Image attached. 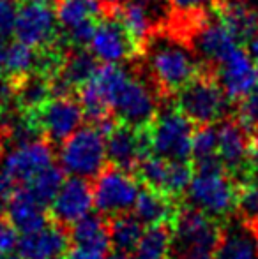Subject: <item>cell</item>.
<instances>
[{
    "instance_id": "1",
    "label": "cell",
    "mask_w": 258,
    "mask_h": 259,
    "mask_svg": "<svg viewBox=\"0 0 258 259\" xmlns=\"http://www.w3.org/2000/svg\"><path fill=\"white\" fill-rule=\"evenodd\" d=\"M145 60L152 83L165 92L177 94L200 72L195 52L175 35L152 34L145 42Z\"/></svg>"
},
{
    "instance_id": "2",
    "label": "cell",
    "mask_w": 258,
    "mask_h": 259,
    "mask_svg": "<svg viewBox=\"0 0 258 259\" xmlns=\"http://www.w3.org/2000/svg\"><path fill=\"white\" fill-rule=\"evenodd\" d=\"M190 206L212 219H225L237 210L239 187L219 160L198 166L186 191Z\"/></svg>"
},
{
    "instance_id": "3",
    "label": "cell",
    "mask_w": 258,
    "mask_h": 259,
    "mask_svg": "<svg viewBox=\"0 0 258 259\" xmlns=\"http://www.w3.org/2000/svg\"><path fill=\"white\" fill-rule=\"evenodd\" d=\"M59 162L69 177L96 178L108 162L106 134L97 125H82L60 143Z\"/></svg>"
},
{
    "instance_id": "4",
    "label": "cell",
    "mask_w": 258,
    "mask_h": 259,
    "mask_svg": "<svg viewBox=\"0 0 258 259\" xmlns=\"http://www.w3.org/2000/svg\"><path fill=\"white\" fill-rule=\"evenodd\" d=\"M219 236L216 219L195 208L180 211L173 226V256L175 259H214Z\"/></svg>"
},
{
    "instance_id": "5",
    "label": "cell",
    "mask_w": 258,
    "mask_h": 259,
    "mask_svg": "<svg viewBox=\"0 0 258 259\" xmlns=\"http://www.w3.org/2000/svg\"><path fill=\"white\" fill-rule=\"evenodd\" d=\"M112 111L124 125L134 129L151 125L159 113V96L156 85L131 71L115 92Z\"/></svg>"
},
{
    "instance_id": "6",
    "label": "cell",
    "mask_w": 258,
    "mask_h": 259,
    "mask_svg": "<svg viewBox=\"0 0 258 259\" xmlns=\"http://www.w3.org/2000/svg\"><path fill=\"white\" fill-rule=\"evenodd\" d=\"M193 122L177 108L158 113L149 131V147L156 155L170 160H188L191 157Z\"/></svg>"
},
{
    "instance_id": "7",
    "label": "cell",
    "mask_w": 258,
    "mask_h": 259,
    "mask_svg": "<svg viewBox=\"0 0 258 259\" xmlns=\"http://www.w3.org/2000/svg\"><path fill=\"white\" fill-rule=\"evenodd\" d=\"M228 97L217 79L196 76L191 83L177 92L175 108L182 111L193 123L210 125L227 115Z\"/></svg>"
},
{
    "instance_id": "8",
    "label": "cell",
    "mask_w": 258,
    "mask_h": 259,
    "mask_svg": "<svg viewBox=\"0 0 258 259\" xmlns=\"http://www.w3.org/2000/svg\"><path fill=\"white\" fill-rule=\"evenodd\" d=\"M140 191V184L129 169L117 166L108 167L94 180V208L104 217L128 213L133 210Z\"/></svg>"
},
{
    "instance_id": "9",
    "label": "cell",
    "mask_w": 258,
    "mask_h": 259,
    "mask_svg": "<svg viewBox=\"0 0 258 259\" xmlns=\"http://www.w3.org/2000/svg\"><path fill=\"white\" fill-rule=\"evenodd\" d=\"M53 164L52 145L45 140H34L13 147L2 157L0 164V177L14 187L27 185L39 171Z\"/></svg>"
},
{
    "instance_id": "10",
    "label": "cell",
    "mask_w": 258,
    "mask_h": 259,
    "mask_svg": "<svg viewBox=\"0 0 258 259\" xmlns=\"http://www.w3.org/2000/svg\"><path fill=\"white\" fill-rule=\"evenodd\" d=\"M28 115H32V118L35 120L41 134H45L48 141L53 143H62L64 140H67L82 127L85 118L80 101H75L71 96L52 97L41 108Z\"/></svg>"
},
{
    "instance_id": "11",
    "label": "cell",
    "mask_w": 258,
    "mask_h": 259,
    "mask_svg": "<svg viewBox=\"0 0 258 259\" xmlns=\"http://www.w3.org/2000/svg\"><path fill=\"white\" fill-rule=\"evenodd\" d=\"M57 27H59V21H57L55 11L48 4L30 0L18 9L14 35L18 41L32 48L45 50L55 42Z\"/></svg>"
},
{
    "instance_id": "12",
    "label": "cell",
    "mask_w": 258,
    "mask_h": 259,
    "mask_svg": "<svg viewBox=\"0 0 258 259\" xmlns=\"http://www.w3.org/2000/svg\"><path fill=\"white\" fill-rule=\"evenodd\" d=\"M138 45L128 34L119 16H103L97 20L89 52L101 64H124L136 52Z\"/></svg>"
},
{
    "instance_id": "13",
    "label": "cell",
    "mask_w": 258,
    "mask_h": 259,
    "mask_svg": "<svg viewBox=\"0 0 258 259\" xmlns=\"http://www.w3.org/2000/svg\"><path fill=\"white\" fill-rule=\"evenodd\" d=\"M217 83L230 101H242L258 87V65L248 48H237L217 64Z\"/></svg>"
},
{
    "instance_id": "14",
    "label": "cell",
    "mask_w": 258,
    "mask_h": 259,
    "mask_svg": "<svg viewBox=\"0 0 258 259\" xmlns=\"http://www.w3.org/2000/svg\"><path fill=\"white\" fill-rule=\"evenodd\" d=\"M138 173L147 187L168 196L186 192L193 178V169L188 160H170L156 154L141 159L138 164Z\"/></svg>"
},
{
    "instance_id": "15",
    "label": "cell",
    "mask_w": 258,
    "mask_h": 259,
    "mask_svg": "<svg viewBox=\"0 0 258 259\" xmlns=\"http://www.w3.org/2000/svg\"><path fill=\"white\" fill-rule=\"evenodd\" d=\"M217 129V159L232 173H242L253 164L255 143L248 127L239 120H223Z\"/></svg>"
},
{
    "instance_id": "16",
    "label": "cell",
    "mask_w": 258,
    "mask_h": 259,
    "mask_svg": "<svg viewBox=\"0 0 258 259\" xmlns=\"http://www.w3.org/2000/svg\"><path fill=\"white\" fill-rule=\"evenodd\" d=\"M94 208L92 185L83 178L69 177L50 205L52 217L60 226H72Z\"/></svg>"
},
{
    "instance_id": "17",
    "label": "cell",
    "mask_w": 258,
    "mask_h": 259,
    "mask_svg": "<svg viewBox=\"0 0 258 259\" xmlns=\"http://www.w3.org/2000/svg\"><path fill=\"white\" fill-rule=\"evenodd\" d=\"M149 136L143 134L141 129H134L129 125H115L106 134V152L108 160L117 167H134L141 162L143 157H147Z\"/></svg>"
},
{
    "instance_id": "18",
    "label": "cell",
    "mask_w": 258,
    "mask_h": 259,
    "mask_svg": "<svg viewBox=\"0 0 258 259\" xmlns=\"http://www.w3.org/2000/svg\"><path fill=\"white\" fill-rule=\"evenodd\" d=\"M69 236L62 226H50L25 233L18 242V256L21 259H59L67 252Z\"/></svg>"
},
{
    "instance_id": "19",
    "label": "cell",
    "mask_w": 258,
    "mask_h": 259,
    "mask_svg": "<svg viewBox=\"0 0 258 259\" xmlns=\"http://www.w3.org/2000/svg\"><path fill=\"white\" fill-rule=\"evenodd\" d=\"M7 221L18 229V233H32L48 224L46 206L38 201L27 187H16L11 192L6 205Z\"/></svg>"
},
{
    "instance_id": "20",
    "label": "cell",
    "mask_w": 258,
    "mask_h": 259,
    "mask_svg": "<svg viewBox=\"0 0 258 259\" xmlns=\"http://www.w3.org/2000/svg\"><path fill=\"white\" fill-rule=\"evenodd\" d=\"M193 42L196 53L205 62H212L216 65L239 46V39L219 18L200 25L195 32Z\"/></svg>"
},
{
    "instance_id": "21",
    "label": "cell",
    "mask_w": 258,
    "mask_h": 259,
    "mask_svg": "<svg viewBox=\"0 0 258 259\" xmlns=\"http://www.w3.org/2000/svg\"><path fill=\"white\" fill-rule=\"evenodd\" d=\"M214 259H258V233L234 224L219 236Z\"/></svg>"
},
{
    "instance_id": "22",
    "label": "cell",
    "mask_w": 258,
    "mask_h": 259,
    "mask_svg": "<svg viewBox=\"0 0 258 259\" xmlns=\"http://www.w3.org/2000/svg\"><path fill=\"white\" fill-rule=\"evenodd\" d=\"M133 215L143 226H163L175 219L172 196L156 189L145 187L140 191L133 206Z\"/></svg>"
},
{
    "instance_id": "23",
    "label": "cell",
    "mask_w": 258,
    "mask_h": 259,
    "mask_svg": "<svg viewBox=\"0 0 258 259\" xmlns=\"http://www.w3.org/2000/svg\"><path fill=\"white\" fill-rule=\"evenodd\" d=\"M217 18L232 30L239 42H249L258 32V13L244 0H225L217 9Z\"/></svg>"
},
{
    "instance_id": "24",
    "label": "cell",
    "mask_w": 258,
    "mask_h": 259,
    "mask_svg": "<svg viewBox=\"0 0 258 259\" xmlns=\"http://www.w3.org/2000/svg\"><path fill=\"white\" fill-rule=\"evenodd\" d=\"M71 240L76 247L106 252L108 247L112 245L110 226L101 215L89 213L71 226Z\"/></svg>"
},
{
    "instance_id": "25",
    "label": "cell",
    "mask_w": 258,
    "mask_h": 259,
    "mask_svg": "<svg viewBox=\"0 0 258 259\" xmlns=\"http://www.w3.org/2000/svg\"><path fill=\"white\" fill-rule=\"evenodd\" d=\"M50 99H52V87L48 76L32 72L14 81V104L21 111L34 113Z\"/></svg>"
},
{
    "instance_id": "26",
    "label": "cell",
    "mask_w": 258,
    "mask_h": 259,
    "mask_svg": "<svg viewBox=\"0 0 258 259\" xmlns=\"http://www.w3.org/2000/svg\"><path fill=\"white\" fill-rule=\"evenodd\" d=\"M106 0H59L57 2V21L62 30L76 27V25L97 21L103 18Z\"/></svg>"
},
{
    "instance_id": "27",
    "label": "cell",
    "mask_w": 258,
    "mask_h": 259,
    "mask_svg": "<svg viewBox=\"0 0 258 259\" xmlns=\"http://www.w3.org/2000/svg\"><path fill=\"white\" fill-rule=\"evenodd\" d=\"M97 67H99L97 65V58L92 53L85 52L82 48H76L72 53L64 57L59 72L53 76L60 78L72 90L85 85L94 76V72L97 71Z\"/></svg>"
},
{
    "instance_id": "28",
    "label": "cell",
    "mask_w": 258,
    "mask_h": 259,
    "mask_svg": "<svg viewBox=\"0 0 258 259\" xmlns=\"http://www.w3.org/2000/svg\"><path fill=\"white\" fill-rule=\"evenodd\" d=\"M119 20L136 45H145L154 34V11L136 2L119 6Z\"/></svg>"
},
{
    "instance_id": "29",
    "label": "cell",
    "mask_w": 258,
    "mask_h": 259,
    "mask_svg": "<svg viewBox=\"0 0 258 259\" xmlns=\"http://www.w3.org/2000/svg\"><path fill=\"white\" fill-rule=\"evenodd\" d=\"M134 252V259H170L173 256V231L163 226H147Z\"/></svg>"
},
{
    "instance_id": "30",
    "label": "cell",
    "mask_w": 258,
    "mask_h": 259,
    "mask_svg": "<svg viewBox=\"0 0 258 259\" xmlns=\"http://www.w3.org/2000/svg\"><path fill=\"white\" fill-rule=\"evenodd\" d=\"M39 57L41 52L32 46L25 45L21 41H16L13 45L7 46L6 52V65H4V72L9 76L13 81L25 76L38 72L39 69Z\"/></svg>"
},
{
    "instance_id": "31",
    "label": "cell",
    "mask_w": 258,
    "mask_h": 259,
    "mask_svg": "<svg viewBox=\"0 0 258 259\" xmlns=\"http://www.w3.org/2000/svg\"><path fill=\"white\" fill-rule=\"evenodd\" d=\"M143 224L134 215L122 213L114 217L110 224V240L112 247L117 252H133L143 235Z\"/></svg>"
},
{
    "instance_id": "32",
    "label": "cell",
    "mask_w": 258,
    "mask_h": 259,
    "mask_svg": "<svg viewBox=\"0 0 258 259\" xmlns=\"http://www.w3.org/2000/svg\"><path fill=\"white\" fill-rule=\"evenodd\" d=\"M64 180H65L64 169L60 166L52 164V166L39 171V173L27 184V189L38 198L39 203L48 206V205H52V201L55 199L57 192L60 191Z\"/></svg>"
},
{
    "instance_id": "33",
    "label": "cell",
    "mask_w": 258,
    "mask_h": 259,
    "mask_svg": "<svg viewBox=\"0 0 258 259\" xmlns=\"http://www.w3.org/2000/svg\"><path fill=\"white\" fill-rule=\"evenodd\" d=\"M191 157L196 166L216 162L217 159V129L210 125H200L191 141Z\"/></svg>"
},
{
    "instance_id": "34",
    "label": "cell",
    "mask_w": 258,
    "mask_h": 259,
    "mask_svg": "<svg viewBox=\"0 0 258 259\" xmlns=\"http://www.w3.org/2000/svg\"><path fill=\"white\" fill-rule=\"evenodd\" d=\"M237 211L248 224H258V184H248L239 189Z\"/></svg>"
},
{
    "instance_id": "35",
    "label": "cell",
    "mask_w": 258,
    "mask_h": 259,
    "mask_svg": "<svg viewBox=\"0 0 258 259\" xmlns=\"http://www.w3.org/2000/svg\"><path fill=\"white\" fill-rule=\"evenodd\" d=\"M239 122L248 129H258V87L239 106Z\"/></svg>"
},
{
    "instance_id": "36",
    "label": "cell",
    "mask_w": 258,
    "mask_h": 259,
    "mask_svg": "<svg viewBox=\"0 0 258 259\" xmlns=\"http://www.w3.org/2000/svg\"><path fill=\"white\" fill-rule=\"evenodd\" d=\"M96 23L97 21H89V23L76 25V27L65 30L67 42L71 46H75V48H85V46H89L94 34V28H96Z\"/></svg>"
},
{
    "instance_id": "37",
    "label": "cell",
    "mask_w": 258,
    "mask_h": 259,
    "mask_svg": "<svg viewBox=\"0 0 258 259\" xmlns=\"http://www.w3.org/2000/svg\"><path fill=\"white\" fill-rule=\"evenodd\" d=\"M18 9L20 7H16L14 0H0V35L2 37L14 32Z\"/></svg>"
},
{
    "instance_id": "38",
    "label": "cell",
    "mask_w": 258,
    "mask_h": 259,
    "mask_svg": "<svg viewBox=\"0 0 258 259\" xmlns=\"http://www.w3.org/2000/svg\"><path fill=\"white\" fill-rule=\"evenodd\" d=\"M172 9L179 13L180 16H196L209 9L214 4V0H168Z\"/></svg>"
},
{
    "instance_id": "39",
    "label": "cell",
    "mask_w": 258,
    "mask_h": 259,
    "mask_svg": "<svg viewBox=\"0 0 258 259\" xmlns=\"http://www.w3.org/2000/svg\"><path fill=\"white\" fill-rule=\"evenodd\" d=\"M18 242H20L18 229L9 221H0V256L13 254L18 249Z\"/></svg>"
},
{
    "instance_id": "40",
    "label": "cell",
    "mask_w": 258,
    "mask_h": 259,
    "mask_svg": "<svg viewBox=\"0 0 258 259\" xmlns=\"http://www.w3.org/2000/svg\"><path fill=\"white\" fill-rule=\"evenodd\" d=\"M14 101V81L9 76L0 74V111L9 108V104Z\"/></svg>"
},
{
    "instance_id": "41",
    "label": "cell",
    "mask_w": 258,
    "mask_h": 259,
    "mask_svg": "<svg viewBox=\"0 0 258 259\" xmlns=\"http://www.w3.org/2000/svg\"><path fill=\"white\" fill-rule=\"evenodd\" d=\"M64 259H106L104 252H97V250L83 249V247H72L71 250L65 252Z\"/></svg>"
},
{
    "instance_id": "42",
    "label": "cell",
    "mask_w": 258,
    "mask_h": 259,
    "mask_svg": "<svg viewBox=\"0 0 258 259\" xmlns=\"http://www.w3.org/2000/svg\"><path fill=\"white\" fill-rule=\"evenodd\" d=\"M11 192H13V185L0 177V221H2V215L6 213V205Z\"/></svg>"
},
{
    "instance_id": "43",
    "label": "cell",
    "mask_w": 258,
    "mask_h": 259,
    "mask_svg": "<svg viewBox=\"0 0 258 259\" xmlns=\"http://www.w3.org/2000/svg\"><path fill=\"white\" fill-rule=\"evenodd\" d=\"M108 4H112V6H122V4H128V2H136V4H141V6L149 7V9L156 11L158 7H161L163 4L166 2V0H106Z\"/></svg>"
},
{
    "instance_id": "44",
    "label": "cell",
    "mask_w": 258,
    "mask_h": 259,
    "mask_svg": "<svg viewBox=\"0 0 258 259\" xmlns=\"http://www.w3.org/2000/svg\"><path fill=\"white\" fill-rule=\"evenodd\" d=\"M6 52H7V45L2 35H0V72H4V65H6Z\"/></svg>"
},
{
    "instance_id": "45",
    "label": "cell",
    "mask_w": 258,
    "mask_h": 259,
    "mask_svg": "<svg viewBox=\"0 0 258 259\" xmlns=\"http://www.w3.org/2000/svg\"><path fill=\"white\" fill-rule=\"evenodd\" d=\"M248 52L253 55V58H258V32H256V35L251 39V41L248 42Z\"/></svg>"
},
{
    "instance_id": "46",
    "label": "cell",
    "mask_w": 258,
    "mask_h": 259,
    "mask_svg": "<svg viewBox=\"0 0 258 259\" xmlns=\"http://www.w3.org/2000/svg\"><path fill=\"white\" fill-rule=\"evenodd\" d=\"M108 259H134L129 252H115L114 256H110Z\"/></svg>"
},
{
    "instance_id": "47",
    "label": "cell",
    "mask_w": 258,
    "mask_h": 259,
    "mask_svg": "<svg viewBox=\"0 0 258 259\" xmlns=\"http://www.w3.org/2000/svg\"><path fill=\"white\" fill-rule=\"evenodd\" d=\"M34 2H41V4H48V6H50V4H57V2H59V0H34Z\"/></svg>"
},
{
    "instance_id": "48",
    "label": "cell",
    "mask_w": 258,
    "mask_h": 259,
    "mask_svg": "<svg viewBox=\"0 0 258 259\" xmlns=\"http://www.w3.org/2000/svg\"><path fill=\"white\" fill-rule=\"evenodd\" d=\"M0 259H21V257L18 256V254H16V256H13V254H7V256H0Z\"/></svg>"
},
{
    "instance_id": "49",
    "label": "cell",
    "mask_w": 258,
    "mask_h": 259,
    "mask_svg": "<svg viewBox=\"0 0 258 259\" xmlns=\"http://www.w3.org/2000/svg\"><path fill=\"white\" fill-rule=\"evenodd\" d=\"M2 150H4V143H2V140H0V160H2Z\"/></svg>"
},
{
    "instance_id": "50",
    "label": "cell",
    "mask_w": 258,
    "mask_h": 259,
    "mask_svg": "<svg viewBox=\"0 0 258 259\" xmlns=\"http://www.w3.org/2000/svg\"><path fill=\"white\" fill-rule=\"evenodd\" d=\"M256 184H258V162H256Z\"/></svg>"
},
{
    "instance_id": "51",
    "label": "cell",
    "mask_w": 258,
    "mask_h": 259,
    "mask_svg": "<svg viewBox=\"0 0 258 259\" xmlns=\"http://www.w3.org/2000/svg\"><path fill=\"white\" fill-rule=\"evenodd\" d=\"M256 65H258V58H256Z\"/></svg>"
},
{
    "instance_id": "52",
    "label": "cell",
    "mask_w": 258,
    "mask_h": 259,
    "mask_svg": "<svg viewBox=\"0 0 258 259\" xmlns=\"http://www.w3.org/2000/svg\"><path fill=\"white\" fill-rule=\"evenodd\" d=\"M244 2H249V0H244Z\"/></svg>"
},
{
    "instance_id": "53",
    "label": "cell",
    "mask_w": 258,
    "mask_h": 259,
    "mask_svg": "<svg viewBox=\"0 0 258 259\" xmlns=\"http://www.w3.org/2000/svg\"><path fill=\"white\" fill-rule=\"evenodd\" d=\"M256 143H258V141H256Z\"/></svg>"
}]
</instances>
